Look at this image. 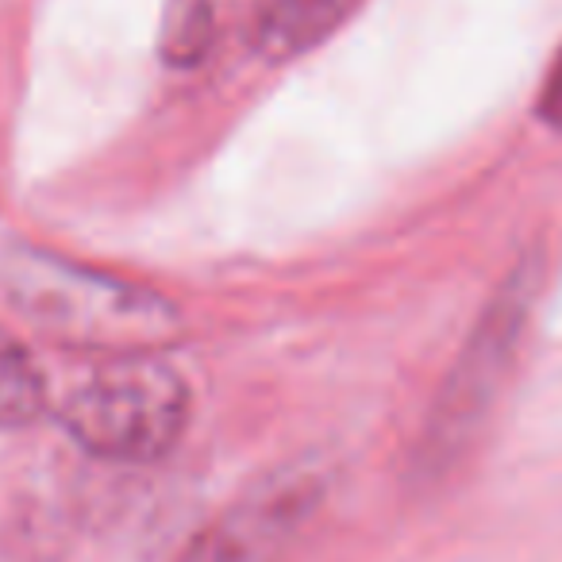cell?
Returning a JSON list of instances; mask_svg holds the SVG:
<instances>
[{
	"label": "cell",
	"mask_w": 562,
	"mask_h": 562,
	"mask_svg": "<svg viewBox=\"0 0 562 562\" xmlns=\"http://www.w3.org/2000/svg\"><path fill=\"white\" fill-rule=\"evenodd\" d=\"M0 281L35 328L74 347L109 355L155 351L181 331L178 308L147 285H132L47 250H12Z\"/></svg>",
	"instance_id": "cell-1"
},
{
	"label": "cell",
	"mask_w": 562,
	"mask_h": 562,
	"mask_svg": "<svg viewBox=\"0 0 562 562\" xmlns=\"http://www.w3.org/2000/svg\"><path fill=\"white\" fill-rule=\"evenodd\" d=\"M58 420L81 451L104 462H158L189 424V390L155 351H124L66 393Z\"/></svg>",
	"instance_id": "cell-2"
},
{
	"label": "cell",
	"mask_w": 562,
	"mask_h": 562,
	"mask_svg": "<svg viewBox=\"0 0 562 562\" xmlns=\"http://www.w3.org/2000/svg\"><path fill=\"white\" fill-rule=\"evenodd\" d=\"M539 278L531 266L508 278L493 305L482 313L470 344L462 347V359L447 374L439 401L428 416V428L420 436V470L424 474H439L447 470L470 443H474L477 428L485 416L493 413V401L501 397V385L508 378V367L520 355V339L528 328L531 301H536Z\"/></svg>",
	"instance_id": "cell-3"
},
{
	"label": "cell",
	"mask_w": 562,
	"mask_h": 562,
	"mask_svg": "<svg viewBox=\"0 0 562 562\" xmlns=\"http://www.w3.org/2000/svg\"><path fill=\"white\" fill-rule=\"evenodd\" d=\"M321 505L313 470H285L224 513L186 562H278Z\"/></svg>",
	"instance_id": "cell-4"
},
{
	"label": "cell",
	"mask_w": 562,
	"mask_h": 562,
	"mask_svg": "<svg viewBox=\"0 0 562 562\" xmlns=\"http://www.w3.org/2000/svg\"><path fill=\"white\" fill-rule=\"evenodd\" d=\"M362 0H255L250 43L270 63H293L351 20Z\"/></svg>",
	"instance_id": "cell-5"
},
{
	"label": "cell",
	"mask_w": 562,
	"mask_h": 562,
	"mask_svg": "<svg viewBox=\"0 0 562 562\" xmlns=\"http://www.w3.org/2000/svg\"><path fill=\"white\" fill-rule=\"evenodd\" d=\"M47 408V378L24 344L0 328V428H27Z\"/></svg>",
	"instance_id": "cell-6"
},
{
	"label": "cell",
	"mask_w": 562,
	"mask_h": 562,
	"mask_svg": "<svg viewBox=\"0 0 562 562\" xmlns=\"http://www.w3.org/2000/svg\"><path fill=\"white\" fill-rule=\"evenodd\" d=\"M216 20L212 0H170L162 20V58L170 66H196L212 47Z\"/></svg>",
	"instance_id": "cell-7"
},
{
	"label": "cell",
	"mask_w": 562,
	"mask_h": 562,
	"mask_svg": "<svg viewBox=\"0 0 562 562\" xmlns=\"http://www.w3.org/2000/svg\"><path fill=\"white\" fill-rule=\"evenodd\" d=\"M536 112L547 127L562 132V47H559V55H554V63L547 66V78H543V89H539Z\"/></svg>",
	"instance_id": "cell-8"
}]
</instances>
